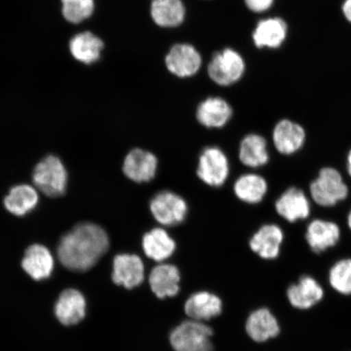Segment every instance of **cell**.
<instances>
[{
    "label": "cell",
    "instance_id": "6da1fadb",
    "mask_svg": "<svg viewBox=\"0 0 351 351\" xmlns=\"http://www.w3.org/2000/svg\"><path fill=\"white\" fill-rule=\"evenodd\" d=\"M109 248L108 235L96 223H81L60 239L57 250L61 263L74 271H86L99 262Z\"/></svg>",
    "mask_w": 351,
    "mask_h": 351
},
{
    "label": "cell",
    "instance_id": "7a4b0ae2",
    "mask_svg": "<svg viewBox=\"0 0 351 351\" xmlns=\"http://www.w3.org/2000/svg\"><path fill=\"white\" fill-rule=\"evenodd\" d=\"M309 190L315 203L324 208L335 207L349 195V188L341 174L330 167L319 171L318 177L311 183Z\"/></svg>",
    "mask_w": 351,
    "mask_h": 351
},
{
    "label": "cell",
    "instance_id": "3957f363",
    "mask_svg": "<svg viewBox=\"0 0 351 351\" xmlns=\"http://www.w3.org/2000/svg\"><path fill=\"white\" fill-rule=\"evenodd\" d=\"M33 181L43 194L51 197L62 196L67 189V170L60 158L48 156L35 167Z\"/></svg>",
    "mask_w": 351,
    "mask_h": 351
},
{
    "label": "cell",
    "instance_id": "277c9868",
    "mask_svg": "<svg viewBox=\"0 0 351 351\" xmlns=\"http://www.w3.org/2000/svg\"><path fill=\"white\" fill-rule=\"evenodd\" d=\"M213 329L206 324L188 320L173 329L170 342L175 351H213Z\"/></svg>",
    "mask_w": 351,
    "mask_h": 351
},
{
    "label": "cell",
    "instance_id": "5b68a950",
    "mask_svg": "<svg viewBox=\"0 0 351 351\" xmlns=\"http://www.w3.org/2000/svg\"><path fill=\"white\" fill-rule=\"evenodd\" d=\"M150 209L154 218L160 225L175 226L185 219L188 206L181 196L172 191H165L152 197Z\"/></svg>",
    "mask_w": 351,
    "mask_h": 351
},
{
    "label": "cell",
    "instance_id": "8992f818",
    "mask_svg": "<svg viewBox=\"0 0 351 351\" xmlns=\"http://www.w3.org/2000/svg\"><path fill=\"white\" fill-rule=\"evenodd\" d=\"M230 165L226 154L217 147H208L201 153L197 174L207 185L219 187L226 182Z\"/></svg>",
    "mask_w": 351,
    "mask_h": 351
},
{
    "label": "cell",
    "instance_id": "52a82bcc",
    "mask_svg": "<svg viewBox=\"0 0 351 351\" xmlns=\"http://www.w3.org/2000/svg\"><path fill=\"white\" fill-rule=\"evenodd\" d=\"M245 72V63L238 52L226 49L214 56L208 66V74L219 86H230L240 80Z\"/></svg>",
    "mask_w": 351,
    "mask_h": 351
},
{
    "label": "cell",
    "instance_id": "ba28073f",
    "mask_svg": "<svg viewBox=\"0 0 351 351\" xmlns=\"http://www.w3.org/2000/svg\"><path fill=\"white\" fill-rule=\"evenodd\" d=\"M289 26L282 17L274 16L258 22L253 32V41L258 48L278 49L288 38Z\"/></svg>",
    "mask_w": 351,
    "mask_h": 351
},
{
    "label": "cell",
    "instance_id": "9c48e42d",
    "mask_svg": "<svg viewBox=\"0 0 351 351\" xmlns=\"http://www.w3.org/2000/svg\"><path fill=\"white\" fill-rule=\"evenodd\" d=\"M144 280V265L136 254H121L113 260L112 280L128 289L138 287Z\"/></svg>",
    "mask_w": 351,
    "mask_h": 351
},
{
    "label": "cell",
    "instance_id": "30bf717a",
    "mask_svg": "<svg viewBox=\"0 0 351 351\" xmlns=\"http://www.w3.org/2000/svg\"><path fill=\"white\" fill-rule=\"evenodd\" d=\"M273 140L276 151L282 155L291 156L304 147L306 131L298 123L283 119L275 125Z\"/></svg>",
    "mask_w": 351,
    "mask_h": 351
},
{
    "label": "cell",
    "instance_id": "8fae6325",
    "mask_svg": "<svg viewBox=\"0 0 351 351\" xmlns=\"http://www.w3.org/2000/svg\"><path fill=\"white\" fill-rule=\"evenodd\" d=\"M158 161L155 155L143 149H134L126 156L123 172L135 182H148L155 178Z\"/></svg>",
    "mask_w": 351,
    "mask_h": 351
},
{
    "label": "cell",
    "instance_id": "7c38bea8",
    "mask_svg": "<svg viewBox=\"0 0 351 351\" xmlns=\"http://www.w3.org/2000/svg\"><path fill=\"white\" fill-rule=\"evenodd\" d=\"M165 61L169 71L180 77L195 75L202 62L199 52L189 44L175 45L166 56Z\"/></svg>",
    "mask_w": 351,
    "mask_h": 351
},
{
    "label": "cell",
    "instance_id": "4fadbf2b",
    "mask_svg": "<svg viewBox=\"0 0 351 351\" xmlns=\"http://www.w3.org/2000/svg\"><path fill=\"white\" fill-rule=\"evenodd\" d=\"M341 230L336 223L314 219L307 226L305 238L311 251L320 254L335 247L339 243Z\"/></svg>",
    "mask_w": 351,
    "mask_h": 351
},
{
    "label": "cell",
    "instance_id": "5bb4252c",
    "mask_svg": "<svg viewBox=\"0 0 351 351\" xmlns=\"http://www.w3.org/2000/svg\"><path fill=\"white\" fill-rule=\"evenodd\" d=\"M275 208L279 216L293 223L310 216L311 204L305 193L296 187L289 188L276 201Z\"/></svg>",
    "mask_w": 351,
    "mask_h": 351
},
{
    "label": "cell",
    "instance_id": "9a60e30c",
    "mask_svg": "<svg viewBox=\"0 0 351 351\" xmlns=\"http://www.w3.org/2000/svg\"><path fill=\"white\" fill-rule=\"evenodd\" d=\"M73 58L84 65H91L100 59L104 43L97 35L90 30L74 34L69 43Z\"/></svg>",
    "mask_w": 351,
    "mask_h": 351
},
{
    "label": "cell",
    "instance_id": "2e32d148",
    "mask_svg": "<svg viewBox=\"0 0 351 351\" xmlns=\"http://www.w3.org/2000/svg\"><path fill=\"white\" fill-rule=\"evenodd\" d=\"M284 241V232L278 226L269 223L261 227L250 240L252 252L265 260H275L279 256Z\"/></svg>",
    "mask_w": 351,
    "mask_h": 351
},
{
    "label": "cell",
    "instance_id": "e0dca14e",
    "mask_svg": "<svg viewBox=\"0 0 351 351\" xmlns=\"http://www.w3.org/2000/svg\"><path fill=\"white\" fill-rule=\"evenodd\" d=\"M322 285L313 278L304 276L295 284L287 289V298L293 307L300 310H307L319 304L324 298Z\"/></svg>",
    "mask_w": 351,
    "mask_h": 351
},
{
    "label": "cell",
    "instance_id": "ac0fdd59",
    "mask_svg": "<svg viewBox=\"0 0 351 351\" xmlns=\"http://www.w3.org/2000/svg\"><path fill=\"white\" fill-rule=\"evenodd\" d=\"M86 302L80 291L74 289H66L61 293L55 306L57 319L64 326H74L84 319Z\"/></svg>",
    "mask_w": 351,
    "mask_h": 351
},
{
    "label": "cell",
    "instance_id": "d6986e66",
    "mask_svg": "<svg viewBox=\"0 0 351 351\" xmlns=\"http://www.w3.org/2000/svg\"><path fill=\"white\" fill-rule=\"evenodd\" d=\"M21 265L34 280H41L50 278L54 269V258L46 247L34 244L26 250Z\"/></svg>",
    "mask_w": 351,
    "mask_h": 351
},
{
    "label": "cell",
    "instance_id": "ffe728a7",
    "mask_svg": "<svg viewBox=\"0 0 351 351\" xmlns=\"http://www.w3.org/2000/svg\"><path fill=\"white\" fill-rule=\"evenodd\" d=\"M245 330L253 341L265 342L279 335L280 324L269 309L261 308L250 315Z\"/></svg>",
    "mask_w": 351,
    "mask_h": 351
},
{
    "label": "cell",
    "instance_id": "44dd1931",
    "mask_svg": "<svg viewBox=\"0 0 351 351\" xmlns=\"http://www.w3.org/2000/svg\"><path fill=\"white\" fill-rule=\"evenodd\" d=\"M181 276L177 267L169 263L158 265L149 276L152 291L159 298L174 297L179 292Z\"/></svg>",
    "mask_w": 351,
    "mask_h": 351
},
{
    "label": "cell",
    "instance_id": "7402d4cb",
    "mask_svg": "<svg viewBox=\"0 0 351 351\" xmlns=\"http://www.w3.org/2000/svg\"><path fill=\"white\" fill-rule=\"evenodd\" d=\"M185 311L189 317L196 322L209 320L221 315L222 302L212 293H196L188 298Z\"/></svg>",
    "mask_w": 351,
    "mask_h": 351
},
{
    "label": "cell",
    "instance_id": "603a6c76",
    "mask_svg": "<svg viewBox=\"0 0 351 351\" xmlns=\"http://www.w3.org/2000/svg\"><path fill=\"white\" fill-rule=\"evenodd\" d=\"M232 111L230 104L221 98H208L197 110V119L207 128H221L230 120Z\"/></svg>",
    "mask_w": 351,
    "mask_h": 351
},
{
    "label": "cell",
    "instance_id": "cb8c5ba5",
    "mask_svg": "<svg viewBox=\"0 0 351 351\" xmlns=\"http://www.w3.org/2000/svg\"><path fill=\"white\" fill-rule=\"evenodd\" d=\"M39 197L36 189L22 184L12 187L4 199V207L16 217H24L37 207Z\"/></svg>",
    "mask_w": 351,
    "mask_h": 351
},
{
    "label": "cell",
    "instance_id": "d4e9b609",
    "mask_svg": "<svg viewBox=\"0 0 351 351\" xmlns=\"http://www.w3.org/2000/svg\"><path fill=\"white\" fill-rule=\"evenodd\" d=\"M143 248L149 258L156 262H163L173 256L176 243L164 229L156 228L144 235Z\"/></svg>",
    "mask_w": 351,
    "mask_h": 351
},
{
    "label": "cell",
    "instance_id": "484cf974",
    "mask_svg": "<svg viewBox=\"0 0 351 351\" xmlns=\"http://www.w3.org/2000/svg\"><path fill=\"white\" fill-rule=\"evenodd\" d=\"M239 159L250 168H260L267 164L269 154L265 138L258 134H248L240 144Z\"/></svg>",
    "mask_w": 351,
    "mask_h": 351
},
{
    "label": "cell",
    "instance_id": "4316f807",
    "mask_svg": "<svg viewBox=\"0 0 351 351\" xmlns=\"http://www.w3.org/2000/svg\"><path fill=\"white\" fill-rule=\"evenodd\" d=\"M186 10L182 0H153L152 16L161 27H176L182 23Z\"/></svg>",
    "mask_w": 351,
    "mask_h": 351
},
{
    "label": "cell",
    "instance_id": "83f0119b",
    "mask_svg": "<svg viewBox=\"0 0 351 351\" xmlns=\"http://www.w3.org/2000/svg\"><path fill=\"white\" fill-rule=\"evenodd\" d=\"M237 197L245 203H261L267 194V183L260 175L247 173L241 175L234 184Z\"/></svg>",
    "mask_w": 351,
    "mask_h": 351
},
{
    "label": "cell",
    "instance_id": "f1b7e54d",
    "mask_svg": "<svg viewBox=\"0 0 351 351\" xmlns=\"http://www.w3.org/2000/svg\"><path fill=\"white\" fill-rule=\"evenodd\" d=\"M61 13L66 21L79 25L90 19L95 8V0H60Z\"/></svg>",
    "mask_w": 351,
    "mask_h": 351
},
{
    "label": "cell",
    "instance_id": "f546056e",
    "mask_svg": "<svg viewBox=\"0 0 351 351\" xmlns=\"http://www.w3.org/2000/svg\"><path fill=\"white\" fill-rule=\"evenodd\" d=\"M328 280L337 292L351 295V258H343L333 265L329 271Z\"/></svg>",
    "mask_w": 351,
    "mask_h": 351
},
{
    "label": "cell",
    "instance_id": "4dcf8cb0",
    "mask_svg": "<svg viewBox=\"0 0 351 351\" xmlns=\"http://www.w3.org/2000/svg\"><path fill=\"white\" fill-rule=\"evenodd\" d=\"M245 3L252 12L262 13L269 11L274 6L275 0H245Z\"/></svg>",
    "mask_w": 351,
    "mask_h": 351
},
{
    "label": "cell",
    "instance_id": "1f68e13d",
    "mask_svg": "<svg viewBox=\"0 0 351 351\" xmlns=\"http://www.w3.org/2000/svg\"><path fill=\"white\" fill-rule=\"evenodd\" d=\"M341 8L344 19L351 25V0H343Z\"/></svg>",
    "mask_w": 351,
    "mask_h": 351
},
{
    "label": "cell",
    "instance_id": "d6a6232c",
    "mask_svg": "<svg viewBox=\"0 0 351 351\" xmlns=\"http://www.w3.org/2000/svg\"><path fill=\"white\" fill-rule=\"evenodd\" d=\"M346 169H348V174L351 177V149L348 155V159H346Z\"/></svg>",
    "mask_w": 351,
    "mask_h": 351
},
{
    "label": "cell",
    "instance_id": "836d02e7",
    "mask_svg": "<svg viewBox=\"0 0 351 351\" xmlns=\"http://www.w3.org/2000/svg\"><path fill=\"white\" fill-rule=\"evenodd\" d=\"M348 223L349 229H350V231H351V210H350V213L348 214Z\"/></svg>",
    "mask_w": 351,
    "mask_h": 351
}]
</instances>
